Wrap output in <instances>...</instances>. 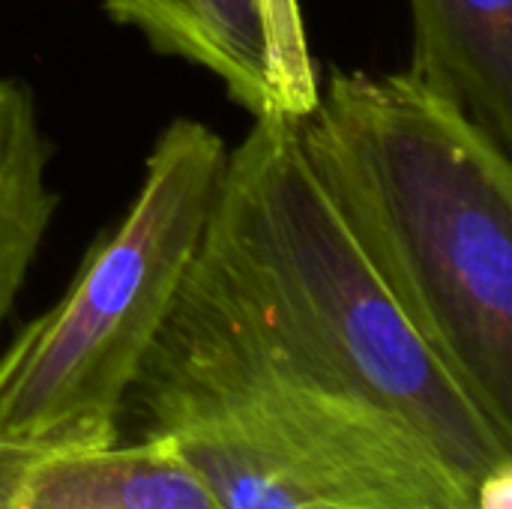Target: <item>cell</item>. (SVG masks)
<instances>
[{"mask_svg": "<svg viewBox=\"0 0 512 509\" xmlns=\"http://www.w3.org/2000/svg\"><path fill=\"white\" fill-rule=\"evenodd\" d=\"M126 414L219 509H474L414 435L285 363L198 255Z\"/></svg>", "mask_w": 512, "mask_h": 509, "instance_id": "obj_3", "label": "cell"}, {"mask_svg": "<svg viewBox=\"0 0 512 509\" xmlns=\"http://www.w3.org/2000/svg\"><path fill=\"white\" fill-rule=\"evenodd\" d=\"M0 509H219L156 438L105 447H0Z\"/></svg>", "mask_w": 512, "mask_h": 509, "instance_id": "obj_6", "label": "cell"}, {"mask_svg": "<svg viewBox=\"0 0 512 509\" xmlns=\"http://www.w3.org/2000/svg\"><path fill=\"white\" fill-rule=\"evenodd\" d=\"M408 9V72L510 150L512 0H408Z\"/></svg>", "mask_w": 512, "mask_h": 509, "instance_id": "obj_7", "label": "cell"}, {"mask_svg": "<svg viewBox=\"0 0 512 509\" xmlns=\"http://www.w3.org/2000/svg\"><path fill=\"white\" fill-rule=\"evenodd\" d=\"M228 147L171 120L129 210L87 249L66 294L0 354V447L120 441L129 393L201 249Z\"/></svg>", "mask_w": 512, "mask_h": 509, "instance_id": "obj_4", "label": "cell"}, {"mask_svg": "<svg viewBox=\"0 0 512 509\" xmlns=\"http://www.w3.org/2000/svg\"><path fill=\"white\" fill-rule=\"evenodd\" d=\"M108 18L165 57L210 72L234 105L258 117H306L318 105L297 0H102Z\"/></svg>", "mask_w": 512, "mask_h": 509, "instance_id": "obj_5", "label": "cell"}, {"mask_svg": "<svg viewBox=\"0 0 512 509\" xmlns=\"http://www.w3.org/2000/svg\"><path fill=\"white\" fill-rule=\"evenodd\" d=\"M198 264L285 363L414 435L471 495L512 468V435L405 312L318 174L300 117H258L228 147Z\"/></svg>", "mask_w": 512, "mask_h": 509, "instance_id": "obj_1", "label": "cell"}, {"mask_svg": "<svg viewBox=\"0 0 512 509\" xmlns=\"http://www.w3.org/2000/svg\"><path fill=\"white\" fill-rule=\"evenodd\" d=\"M51 156L30 87L0 78V330L60 204L48 183Z\"/></svg>", "mask_w": 512, "mask_h": 509, "instance_id": "obj_8", "label": "cell"}, {"mask_svg": "<svg viewBox=\"0 0 512 509\" xmlns=\"http://www.w3.org/2000/svg\"><path fill=\"white\" fill-rule=\"evenodd\" d=\"M300 132L405 312L512 435L510 150L408 69H330Z\"/></svg>", "mask_w": 512, "mask_h": 509, "instance_id": "obj_2", "label": "cell"}]
</instances>
